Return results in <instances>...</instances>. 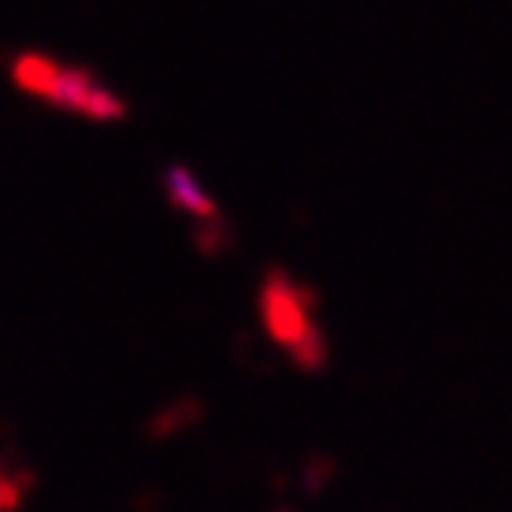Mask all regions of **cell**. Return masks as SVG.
<instances>
[{"label":"cell","instance_id":"1","mask_svg":"<svg viewBox=\"0 0 512 512\" xmlns=\"http://www.w3.org/2000/svg\"><path fill=\"white\" fill-rule=\"evenodd\" d=\"M15 82L30 97H41L52 108H64V112L97 119V123L127 116V104L119 101V93L97 82V75L86 67L60 64L49 56H19L15 60Z\"/></svg>","mask_w":512,"mask_h":512},{"label":"cell","instance_id":"2","mask_svg":"<svg viewBox=\"0 0 512 512\" xmlns=\"http://www.w3.org/2000/svg\"><path fill=\"white\" fill-rule=\"evenodd\" d=\"M264 316H268V327L271 334L286 342V346H305L312 327H308V312H305V301L297 297V290L290 286H282L275 282L264 297Z\"/></svg>","mask_w":512,"mask_h":512},{"label":"cell","instance_id":"3","mask_svg":"<svg viewBox=\"0 0 512 512\" xmlns=\"http://www.w3.org/2000/svg\"><path fill=\"white\" fill-rule=\"evenodd\" d=\"M164 182H167V197H171V205L182 208L186 216H197V219L216 216V205H212L208 190L197 182V175L186 171V167H171Z\"/></svg>","mask_w":512,"mask_h":512}]
</instances>
